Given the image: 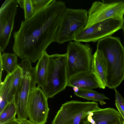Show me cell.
<instances>
[{
  "mask_svg": "<svg viewBox=\"0 0 124 124\" xmlns=\"http://www.w3.org/2000/svg\"><path fill=\"white\" fill-rule=\"evenodd\" d=\"M63 1L52 0L29 19L22 21L13 33V50L22 59L36 62L52 43L56 42L58 31L66 8Z\"/></svg>",
  "mask_w": 124,
  "mask_h": 124,
  "instance_id": "6da1fadb",
  "label": "cell"
},
{
  "mask_svg": "<svg viewBox=\"0 0 124 124\" xmlns=\"http://www.w3.org/2000/svg\"><path fill=\"white\" fill-rule=\"evenodd\" d=\"M96 49L101 51L107 63V87L116 89L124 80V49L120 38H103L98 41Z\"/></svg>",
  "mask_w": 124,
  "mask_h": 124,
  "instance_id": "7a4b0ae2",
  "label": "cell"
},
{
  "mask_svg": "<svg viewBox=\"0 0 124 124\" xmlns=\"http://www.w3.org/2000/svg\"><path fill=\"white\" fill-rule=\"evenodd\" d=\"M67 55H49L47 78L45 85L41 89L47 98H52L67 86Z\"/></svg>",
  "mask_w": 124,
  "mask_h": 124,
  "instance_id": "3957f363",
  "label": "cell"
},
{
  "mask_svg": "<svg viewBox=\"0 0 124 124\" xmlns=\"http://www.w3.org/2000/svg\"><path fill=\"white\" fill-rule=\"evenodd\" d=\"M99 107L94 101H67L62 105L51 124H89V115Z\"/></svg>",
  "mask_w": 124,
  "mask_h": 124,
  "instance_id": "277c9868",
  "label": "cell"
},
{
  "mask_svg": "<svg viewBox=\"0 0 124 124\" xmlns=\"http://www.w3.org/2000/svg\"><path fill=\"white\" fill-rule=\"evenodd\" d=\"M19 64L23 70V77L21 85L15 95L14 100L16 108V119L20 121L27 119L28 117V96L31 90L36 87V83L35 68L32 67L31 62L24 59Z\"/></svg>",
  "mask_w": 124,
  "mask_h": 124,
  "instance_id": "5b68a950",
  "label": "cell"
},
{
  "mask_svg": "<svg viewBox=\"0 0 124 124\" xmlns=\"http://www.w3.org/2000/svg\"><path fill=\"white\" fill-rule=\"evenodd\" d=\"M88 18L86 9L67 8L62 17L56 42L60 44L74 40L76 35L85 27Z\"/></svg>",
  "mask_w": 124,
  "mask_h": 124,
  "instance_id": "8992f818",
  "label": "cell"
},
{
  "mask_svg": "<svg viewBox=\"0 0 124 124\" xmlns=\"http://www.w3.org/2000/svg\"><path fill=\"white\" fill-rule=\"evenodd\" d=\"M89 44L70 41L68 43L67 55V72L68 79L79 73L91 71L93 55Z\"/></svg>",
  "mask_w": 124,
  "mask_h": 124,
  "instance_id": "52a82bcc",
  "label": "cell"
},
{
  "mask_svg": "<svg viewBox=\"0 0 124 124\" xmlns=\"http://www.w3.org/2000/svg\"><path fill=\"white\" fill-rule=\"evenodd\" d=\"M88 20L84 28L110 18L124 19V0H103L93 2L88 11Z\"/></svg>",
  "mask_w": 124,
  "mask_h": 124,
  "instance_id": "ba28073f",
  "label": "cell"
},
{
  "mask_svg": "<svg viewBox=\"0 0 124 124\" xmlns=\"http://www.w3.org/2000/svg\"><path fill=\"white\" fill-rule=\"evenodd\" d=\"M123 19L109 18L86 28L77 33L74 40L78 42H95L111 35L122 29Z\"/></svg>",
  "mask_w": 124,
  "mask_h": 124,
  "instance_id": "9c48e42d",
  "label": "cell"
},
{
  "mask_svg": "<svg viewBox=\"0 0 124 124\" xmlns=\"http://www.w3.org/2000/svg\"><path fill=\"white\" fill-rule=\"evenodd\" d=\"M46 97L42 89L35 87L30 91L28 97L27 111L29 120L36 124H45L49 108Z\"/></svg>",
  "mask_w": 124,
  "mask_h": 124,
  "instance_id": "30bf717a",
  "label": "cell"
},
{
  "mask_svg": "<svg viewBox=\"0 0 124 124\" xmlns=\"http://www.w3.org/2000/svg\"><path fill=\"white\" fill-rule=\"evenodd\" d=\"M18 3L16 0H6L0 9V52H4L13 30Z\"/></svg>",
  "mask_w": 124,
  "mask_h": 124,
  "instance_id": "8fae6325",
  "label": "cell"
},
{
  "mask_svg": "<svg viewBox=\"0 0 124 124\" xmlns=\"http://www.w3.org/2000/svg\"><path fill=\"white\" fill-rule=\"evenodd\" d=\"M88 120L89 124H114L124 122L118 111L111 108L99 107L89 115Z\"/></svg>",
  "mask_w": 124,
  "mask_h": 124,
  "instance_id": "7c38bea8",
  "label": "cell"
},
{
  "mask_svg": "<svg viewBox=\"0 0 124 124\" xmlns=\"http://www.w3.org/2000/svg\"><path fill=\"white\" fill-rule=\"evenodd\" d=\"M91 71L95 75L98 81L100 88L105 89L107 87V66L104 56L99 50L96 49L93 54Z\"/></svg>",
  "mask_w": 124,
  "mask_h": 124,
  "instance_id": "4fadbf2b",
  "label": "cell"
},
{
  "mask_svg": "<svg viewBox=\"0 0 124 124\" xmlns=\"http://www.w3.org/2000/svg\"><path fill=\"white\" fill-rule=\"evenodd\" d=\"M67 86L85 90L100 88L98 81L91 71L81 72L71 77L68 79Z\"/></svg>",
  "mask_w": 124,
  "mask_h": 124,
  "instance_id": "5bb4252c",
  "label": "cell"
},
{
  "mask_svg": "<svg viewBox=\"0 0 124 124\" xmlns=\"http://www.w3.org/2000/svg\"><path fill=\"white\" fill-rule=\"evenodd\" d=\"M49 58V55L45 51L39 59L35 67L36 82L38 87L42 88L46 84Z\"/></svg>",
  "mask_w": 124,
  "mask_h": 124,
  "instance_id": "9a60e30c",
  "label": "cell"
},
{
  "mask_svg": "<svg viewBox=\"0 0 124 124\" xmlns=\"http://www.w3.org/2000/svg\"><path fill=\"white\" fill-rule=\"evenodd\" d=\"M13 73L7 74L3 81L0 82V113L9 103L8 95L13 80Z\"/></svg>",
  "mask_w": 124,
  "mask_h": 124,
  "instance_id": "2e32d148",
  "label": "cell"
},
{
  "mask_svg": "<svg viewBox=\"0 0 124 124\" xmlns=\"http://www.w3.org/2000/svg\"><path fill=\"white\" fill-rule=\"evenodd\" d=\"M0 53V64L3 70H6L8 74L13 73L18 65V56L14 53Z\"/></svg>",
  "mask_w": 124,
  "mask_h": 124,
  "instance_id": "e0dca14e",
  "label": "cell"
},
{
  "mask_svg": "<svg viewBox=\"0 0 124 124\" xmlns=\"http://www.w3.org/2000/svg\"><path fill=\"white\" fill-rule=\"evenodd\" d=\"M77 96L95 101H99L100 104L103 105L106 104L103 101L104 100H109V99L104 94L100 93L92 90H85L79 89L77 93H74Z\"/></svg>",
  "mask_w": 124,
  "mask_h": 124,
  "instance_id": "ac0fdd59",
  "label": "cell"
},
{
  "mask_svg": "<svg viewBox=\"0 0 124 124\" xmlns=\"http://www.w3.org/2000/svg\"><path fill=\"white\" fill-rule=\"evenodd\" d=\"M13 73V80L8 95L9 102L14 99L15 94L20 87L22 82L23 77V71L22 68L19 64Z\"/></svg>",
  "mask_w": 124,
  "mask_h": 124,
  "instance_id": "d6986e66",
  "label": "cell"
},
{
  "mask_svg": "<svg viewBox=\"0 0 124 124\" xmlns=\"http://www.w3.org/2000/svg\"><path fill=\"white\" fill-rule=\"evenodd\" d=\"M16 112L14 99L9 102L0 113V124H4L15 118Z\"/></svg>",
  "mask_w": 124,
  "mask_h": 124,
  "instance_id": "ffe728a7",
  "label": "cell"
},
{
  "mask_svg": "<svg viewBox=\"0 0 124 124\" xmlns=\"http://www.w3.org/2000/svg\"><path fill=\"white\" fill-rule=\"evenodd\" d=\"M20 7L24 9V20H27L34 14L31 0H16Z\"/></svg>",
  "mask_w": 124,
  "mask_h": 124,
  "instance_id": "44dd1931",
  "label": "cell"
},
{
  "mask_svg": "<svg viewBox=\"0 0 124 124\" xmlns=\"http://www.w3.org/2000/svg\"><path fill=\"white\" fill-rule=\"evenodd\" d=\"M114 90L115 92V106L124 121V98L116 89H115Z\"/></svg>",
  "mask_w": 124,
  "mask_h": 124,
  "instance_id": "7402d4cb",
  "label": "cell"
},
{
  "mask_svg": "<svg viewBox=\"0 0 124 124\" xmlns=\"http://www.w3.org/2000/svg\"><path fill=\"white\" fill-rule=\"evenodd\" d=\"M34 14L46 8L52 0H31Z\"/></svg>",
  "mask_w": 124,
  "mask_h": 124,
  "instance_id": "603a6c76",
  "label": "cell"
},
{
  "mask_svg": "<svg viewBox=\"0 0 124 124\" xmlns=\"http://www.w3.org/2000/svg\"><path fill=\"white\" fill-rule=\"evenodd\" d=\"M4 124H20L19 122L16 118Z\"/></svg>",
  "mask_w": 124,
  "mask_h": 124,
  "instance_id": "cb8c5ba5",
  "label": "cell"
},
{
  "mask_svg": "<svg viewBox=\"0 0 124 124\" xmlns=\"http://www.w3.org/2000/svg\"><path fill=\"white\" fill-rule=\"evenodd\" d=\"M19 122L20 124H36L31 122L29 120L27 119Z\"/></svg>",
  "mask_w": 124,
  "mask_h": 124,
  "instance_id": "d4e9b609",
  "label": "cell"
},
{
  "mask_svg": "<svg viewBox=\"0 0 124 124\" xmlns=\"http://www.w3.org/2000/svg\"><path fill=\"white\" fill-rule=\"evenodd\" d=\"M73 87V90L74 91V93H77L78 92L79 90V89L76 87Z\"/></svg>",
  "mask_w": 124,
  "mask_h": 124,
  "instance_id": "484cf974",
  "label": "cell"
},
{
  "mask_svg": "<svg viewBox=\"0 0 124 124\" xmlns=\"http://www.w3.org/2000/svg\"><path fill=\"white\" fill-rule=\"evenodd\" d=\"M123 26L122 27V30L123 32V36H124V42H123V46L124 49V18L123 19Z\"/></svg>",
  "mask_w": 124,
  "mask_h": 124,
  "instance_id": "4316f807",
  "label": "cell"
},
{
  "mask_svg": "<svg viewBox=\"0 0 124 124\" xmlns=\"http://www.w3.org/2000/svg\"><path fill=\"white\" fill-rule=\"evenodd\" d=\"M123 123H116L114 124H122Z\"/></svg>",
  "mask_w": 124,
  "mask_h": 124,
  "instance_id": "83f0119b",
  "label": "cell"
},
{
  "mask_svg": "<svg viewBox=\"0 0 124 124\" xmlns=\"http://www.w3.org/2000/svg\"><path fill=\"white\" fill-rule=\"evenodd\" d=\"M124 124V121L123 122V124Z\"/></svg>",
  "mask_w": 124,
  "mask_h": 124,
  "instance_id": "f1b7e54d",
  "label": "cell"
}]
</instances>
